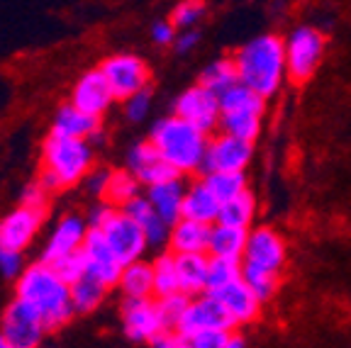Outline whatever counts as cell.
Listing matches in <instances>:
<instances>
[{"mask_svg": "<svg viewBox=\"0 0 351 348\" xmlns=\"http://www.w3.org/2000/svg\"><path fill=\"white\" fill-rule=\"evenodd\" d=\"M15 295L29 299L37 307L49 334L64 329L76 316L71 285L51 268V263L42 261V258L25 268V273L15 280Z\"/></svg>", "mask_w": 351, "mask_h": 348, "instance_id": "6da1fadb", "label": "cell"}, {"mask_svg": "<svg viewBox=\"0 0 351 348\" xmlns=\"http://www.w3.org/2000/svg\"><path fill=\"white\" fill-rule=\"evenodd\" d=\"M239 83L249 86L263 98H271L288 76L285 42L276 34H261L234 54Z\"/></svg>", "mask_w": 351, "mask_h": 348, "instance_id": "7a4b0ae2", "label": "cell"}, {"mask_svg": "<svg viewBox=\"0 0 351 348\" xmlns=\"http://www.w3.org/2000/svg\"><path fill=\"white\" fill-rule=\"evenodd\" d=\"M149 139L181 175L195 173V171L203 169L210 136L208 132H203L193 122L183 120L178 114L164 117L152 127Z\"/></svg>", "mask_w": 351, "mask_h": 348, "instance_id": "3957f363", "label": "cell"}, {"mask_svg": "<svg viewBox=\"0 0 351 348\" xmlns=\"http://www.w3.org/2000/svg\"><path fill=\"white\" fill-rule=\"evenodd\" d=\"M42 166L61 180V188H71L93 171V149L88 139L49 132L42 144Z\"/></svg>", "mask_w": 351, "mask_h": 348, "instance_id": "277c9868", "label": "cell"}, {"mask_svg": "<svg viewBox=\"0 0 351 348\" xmlns=\"http://www.w3.org/2000/svg\"><path fill=\"white\" fill-rule=\"evenodd\" d=\"M266 98L244 83H237L219 95V129L254 142L261 132Z\"/></svg>", "mask_w": 351, "mask_h": 348, "instance_id": "5b68a950", "label": "cell"}, {"mask_svg": "<svg viewBox=\"0 0 351 348\" xmlns=\"http://www.w3.org/2000/svg\"><path fill=\"white\" fill-rule=\"evenodd\" d=\"M324 34L315 27H295L285 39V64H288V78L293 83H305L313 78L317 66L324 56Z\"/></svg>", "mask_w": 351, "mask_h": 348, "instance_id": "8992f818", "label": "cell"}, {"mask_svg": "<svg viewBox=\"0 0 351 348\" xmlns=\"http://www.w3.org/2000/svg\"><path fill=\"white\" fill-rule=\"evenodd\" d=\"M0 332L5 334L10 348H37L47 336V327L37 307L25 297L12 299L0 316Z\"/></svg>", "mask_w": 351, "mask_h": 348, "instance_id": "52a82bcc", "label": "cell"}, {"mask_svg": "<svg viewBox=\"0 0 351 348\" xmlns=\"http://www.w3.org/2000/svg\"><path fill=\"white\" fill-rule=\"evenodd\" d=\"M100 71L105 73L115 100L125 103L130 95L149 88V66L144 59L134 54H115L100 64Z\"/></svg>", "mask_w": 351, "mask_h": 348, "instance_id": "ba28073f", "label": "cell"}, {"mask_svg": "<svg viewBox=\"0 0 351 348\" xmlns=\"http://www.w3.org/2000/svg\"><path fill=\"white\" fill-rule=\"evenodd\" d=\"M159 299L152 297H125L122 299V332L130 341L149 343L159 332H164Z\"/></svg>", "mask_w": 351, "mask_h": 348, "instance_id": "9c48e42d", "label": "cell"}, {"mask_svg": "<svg viewBox=\"0 0 351 348\" xmlns=\"http://www.w3.org/2000/svg\"><path fill=\"white\" fill-rule=\"evenodd\" d=\"M105 239L110 241V246L115 249V253L120 256L122 263H132L137 258L144 256V251L149 249L147 236H144V229L139 227V222L132 217L127 210L117 207L112 217L105 222L103 227Z\"/></svg>", "mask_w": 351, "mask_h": 348, "instance_id": "30bf717a", "label": "cell"}, {"mask_svg": "<svg viewBox=\"0 0 351 348\" xmlns=\"http://www.w3.org/2000/svg\"><path fill=\"white\" fill-rule=\"evenodd\" d=\"M237 321L230 316V312L225 310V305L215 297L213 293H200L197 299H191L186 314H183L181 324L176 332L181 334L183 338H191L200 332L208 329H234Z\"/></svg>", "mask_w": 351, "mask_h": 348, "instance_id": "8fae6325", "label": "cell"}, {"mask_svg": "<svg viewBox=\"0 0 351 348\" xmlns=\"http://www.w3.org/2000/svg\"><path fill=\"white\" fill-rule=\"evenodd\" d=\"M254 156V142L241 139L234 134H222L213 136L208 142V151H205L203 161V173H213V171H244Z\"/></svg>", "mask_w": 351, "mask_h": 348, "instance_id": "7c38bea8", "label": "cell"}, {"mask_svg": "<svg viewBox=\"0 0 351 348\" xmlns=\"http://www.w3.org/2000/svg\"><path fill=\"white\" fill-rule=\"evenodd\" d=\"M173 114L193 122V125H197L200 129L210 134L215 127H219V95L210 90V88H205L203 83L186 88L176 98Z\"/></svg>", "mask_w": 351, "mask_h": 348, "instance_id": "4fadbf2b", "label": "cell"}, {"mask_svg": "<svg viewBox=\"0 0 351 348\" xmlns=\"http://www.w3.org/2000/svg\"><path fill=\"white\" fill-rule=\"evenodd\" d=\"M47 210H34V207L20 205L12 212L0 219V246L3 249L25 251L39 234Z\"/></svg>", "mask_w": 351, "mask_h": 348, "instance_id": "5bb4252c", "label": "cell"}, {"mask_svg": "<svg viewBox=\"0 0 351 348\" xmlns=\"http://www.w3.org/2000/svg\"><path fill=\"white\" fill-rule=\"evenodd\" d=\"M88 219L81 217L76 212H69L59 219V222L51 227L49 236H47V244L42 249V261L51 263L54 258H61L66 253H73V251L83 249V241L88 236Z\"/></svg>", "mask_w": 351, "mask_h": 348, "instance_id": "9a60e30c", "label": "cell"}, {"mask_svg": "<svg viewBox=\"0 0 351 348\" xmlns=\"http://www.w3.org/2000/svg\"><path fill=\"white\" fill-rule=\"evenodd\" d=\"M81 251H83V256H86L88 271L95 273V275H98L100 280H105L110 288L120 283L125 263L120 261L115 249L105 239L103 229H88V236H86V241H83Z\"/></svg>", "mask_w": 351, "mask_h": 348, "instance_id": "2e32d148", "label": "cell"}, {"mask_svg": "<svg viewBox=\"0 0 351 348\" xmlns=\"http://www.w3.org/2000/svg\"><path fill=\"white\" fill-rule=\"evenodd\" d=\"M285 258H288L285 241H283V236L276 232V229L256 227V229H252V232H249L247 251H244V258H241V261L280 273V271H283V266H285Z\"/></svg>", "mask_w": 351, "mask_h": 348, "instance_id": "e0dca14e", "label": "cell"}, {"mask_svg": "<svg viewBox=\"0 0 351 348\" xmlns=\"http://www.w3.org/2000/svg\"><path fill=\"white\" fill-rule=\"evenodd\" d=\"M71 100L78 110L88 114H95V117H103L110 110V105L115 103V95H112V88H110L108 78L100 69L93 71H86L71 88Z\"/></svg>", "mask_w": 351, "mask_h": 348, "instance_id": "ac0fdd59", "label": "cell"}, {"mask_svg": "<svg viewBox=\"0 0 351 348\" xmlns=\"http://www.w3.org/2000/svg\"><path fill=\"white\" fill-rule=\"evenodd\" d=\"M127 169L137 175L142 185H154V183H161V180L178 178L181 175L161 156V151L154 147L152 139L134 144L130 149V153H127Z\"/></svg>", "mask_w": 351, "mask_h": 348, "instance_id": "d6986e66", "label": "cell"}, {"mask_svg": "<svg viewBox=\"0 0 351 348\" xmlns=\"http://www.w3.org/2000/svg\"><path fill=\"white\" fill-rule=\"evenodd\" d=\"M213 295L225 305L230 316L237 321V327H239V324H252V321H256L258 314H261L263 302L256 297V293L249 288L244 277H237V280H232L225 288L215 290Z\"/></svg>", "mask_w": 351, "mask_h": 348, "instance_id": "ffe728a7", "label": "cell"}, {"mask_svg": "<svg viewBox=\"0 0 351 348\" xmlns=\"http://www.w3.org/2000/svg\"><path fill=\"white\" fill-rule=\"evenodd\" d=\"M51 132H56V134H64V136H76V139H88L90 144L103 142L100 117L78 110L71 100L56 110L54 120H51Z\"/></svg>", "mask_w": 351, "mask_h": 348, "instance_id": "44dd1931", "label": "cell"}, {"mask_svg": "<svg viewBox=\"0 0 351 348\" xmlns=\"http://www.w3.org/2000/svg\"><path fill=\"white\" fill-rule=\"evenodd\" d=\"M122 210L132 214V217L137 219L139 227L144 229V236H147V244L149 249H161V246H169V234H171V224L161 217L154 205L149 202L147 195H137L132 197Z\"/></svg>", "mask_w": 351, "mask_h": 348, "instance_id": "7402d4cb", "label": "cell"}, {"mask_svg": "<svg viewBox=\"0 0 351 348\" xmlns=\"http://www.w3.org/2000/svg\"><path fill=\"white\" fill-rule=\"evenodd\" d=\"M183 195H186V183L183 178H169L161 183L147 185V197L154 205V210L173 227L183 217Z\"/></svg>", "mask_w": 351, "mask_h": 348, "instance_id": "603a6c76", "label": "cell"}, {"mask_svg": "<svg viewBox=\"0 0 351 348\" xmlns=\"http://www.w3.org/2000/svg\"><path fill=\"white\" fill-rule=\"evenodd\" d=\"M210 232H213V224L181 217L171 227L169 251L173 253H208Z\"/></svg>", "mask_w": 351, "mask_h": 348, "instance_id": "cb8c5ba5", "label": "cell"}, {"mask_svg": "<svg viewBox=\"0 0 351 348\" xmlns=\"http://www.w3.org/2000/svg\"><path fill=\"white\" fill-rule=\"evenodd\" d=\"M219 205L210 185L203 180H193L191 185H186V195H183V217L188 219H197V222L205 224H215L219 214Z\"/></svg>", "mask_w": 351, "mask_h": 348, "instance_id": "d4e9b609", "label": "cell"}, {"mask_svg": "<svg viewBox=\"0 0 351 348\" xmlns=\"http://www.w3.org/2000/svg\"><path fill=\"white\" fill-rule=\"evenodd\" d=\"M247 236H249V229L215 222L213 232H210L208 253L210 256L241 261V258H244V251H247Z\"/></svg>", "mask_w": 351, "mask_h": 348, "instance_id": "484cf974", "label": "cell"}, {"mask_svg": "<svg viewBox=\"0 0 351 348\" xmlns=\"http://www.w3.org/2000/svg\"><path fill=\"white\" fill-rule=\"evenodd\" d=\"M210 253H176V268L181 277V290L191 297H197L208 288Z\"/></svg>", "mask_w": 351, "mask_h": 348, "instance_id": "4316f807", "label": "cell"}, {"mask_svg": "<svg viewBox=\"0 0 351 348\" xmlns=\"http://www.w3.org/2000/svg\"><path fill=\"white\" fill-rule=\"evenodd\" d=\"M110 285L100 280L95 273L86 271L81 277H76L71 283V299L76 314H90L103 305L105 295H108Z\"/></svg>", "mask_w": 351, "mask_h": 348, "instance_id": "83f0119b", "label": "cell"}, {"mask_svg": "<svg viewBox=\"0 0 351 348\" xmlns=\"http://www.w3.org/2000/svg\"><path fill=\"white\" fill-rule=\"evenodd\" d=\"M120 293L125 297H152L154 295V266L142 258L132 263H125L117 283Z\"/></svg>", "mask_w": 351, "mask_h": 348, "instance_id": "f1b7e54d", "label": "cell"}, {"mask_svg": "<svg viewBox=\"0 0 351 348\" xmlns=\"http://www.w3.org/2000/svg\"><path fill=\"white\" fill-rule=\"evenodd\" d=\"M256 214V200H254L252 190H244L239 195H234L232 200H225L219 205L217 222L219 224H232V227H244L249 229Z\"/></svg>", "mask_w": 351, "mask_h": 348, "instance_id": "f546056e", "label": "cell"}, {"mask_svg": "<svg viewBox=\"0 0 351 348\" xmlns=\"http://www.w3.org/2000/svg\"><path fill=\"white\" fill-rule=\"evenodd\" d=\"M205 88H210L213 92L222 95L225 90H230L232 86L239 83V73H237L234 56H222V59H215L213 64H208L200 73V81Z\"/></svg>", "mask_w": 351, "mask_h": 348, "instance_id": "4dcf8cb0", "label": "cell"}, {"mask_svg": "<svg viewBox=\"0 0 351 348\" xmlns=\"http://www.w3.org/2000/svg\"><path fill=\"white\" fill-rule=\"evenodd\" d=\"M139 178L132 173L130 169L125 171H110L108 175V185H105L103 200H108L110 205L115 207H125L132 197L139 195Z\"/></svg>", "mask_w": 351, "mask_h": 348, "instance_id": "1f68e13d", "label": "cell"}, {"mask_svg": "<svg viewBox=\"0 0 351 348\" xmlns=\"http://www.w3.org/2000/svg\"><path fill=\"white\" fill-rule=\"evenodd\" d=\"M154 297H166L181 290V277L176 268V253H159L154 258Z\"/></svg>", "mask_w": 351, "mask_h": 348, "instance_id": "d6a6232c", "label": "cell"}, {"mask_svg": "<svg viewBox=\"0 0 351 348\" xmlns=\"http://www.w3.org/2000/svg\"><path fill=\"white\" fill-rule=\"evenodd\" d=\"M241 277L247 280V285L256 293V297L261 299V302H269V299L276 297V293H278L280 273H276V271L241 261Z\"/></svg>", "mask_w": 351, "mask_h": 348, "instance_id": "836d02e7", "label": "cell"}, {"mask_svg": "<svg viewBox=\"0 0 351 348\" xmlns=\"http://www.w3.org/2000/svg\"><path fill=\"white\" fill-rule=\"evenodd\" d=\"M205 183L210 185V190L217 195L219 202L232 200L234 195L247 190L244 171H213V173H205Z\"/></svg>", "mask_w": 351, "mask_h": 348, "instance_id": "e575fe53", "label": "cell"}, {"mask_svg": "<svg viewBox=\"0 0 351 348\" xmlns=\"http://www.w3.org/2000/svg\"><path fill=\"white\" fill-rule=\"evenodd\" d=\"M237 277H241V261L210 256L208 288H205V293H215V290L225 288V285H230L232 280H237Z\"/></svg>", "mask_w": 351, "mask_h": 348, "instance_id": "d590c367", "label": "cell"}, {"mask_svg": "<svg viewBox=\"0 0 351 348\" xmlns=\"http://www.w3.org/2000/svg\"><path fill=\"white\" fill-rule=\"evenodd\" d=\"M156 299H159L161 316H164L166 329H178V324H181L183 314H186L193 297L188 293H183V290H178V293L166 295V297H156Z\"/></svg>", "mask_w": 351, "mask_h": 348, "instance_id": "8d00e7d4", "label": "cell"}, {"mask_svg": "<svg viewBox=\"0 0 351 348\" xmlns=\"http://www.w3.org/2000/svg\"><path fill=\"white\" fill-rule=\"evenodd\" d=\"M51 268L64 277L66 283L71 285L76 277H81L83 273L88 271V263H86V256H83V251H73V253H66L61 258H54L51 261Z\"/></svg>", "mask_w": 351, "mask_h": 348, "instance_id": "74e56055", "label": "cell"}, {"mask_svg": "<svg viewBox=\"0 0 351 348\" xmlns=\"http://www.w3.org/2000/svg\"><path fill=\"white\" fill-rule=\"evenodd\" d=\"M205 15V0H181L171 12V22L176 27H193L203 20Z\"/></svg>", "mask_w": 351, "mask_h": 348, "instance_id": "f35d334b", "label": "cell"}, {"mask_svg": "<svg viewBox=\"0 0 351 348\" xmlns=\"http://www.w3.org/2000/svg\"><path fill=\"white\" fill-rule=\"evenodd\" d=\"M234 329H208L188 338L191 348H230V336Z\"/></svg>", "mask_w": 351, "mask_h": 348, "instance_id": "ab89813d", "label": "cell"}, {"mask_svg": "<svg viewBox=\"0 0 351 348\" xmlns=\"http://www.w3.org/2000/svg\"><path fill=\"white\" fill-rule=\"evenodd\" d=\"M25 258H22V251L15 249H3L0 246V277L3 280H17V277L25 273Z\"/></svg>", "mask_w": 351, "mask_h": 348, "instance_id": "60d3db41", "label": "cell"}, {"mask_svg": "<svg viewBox=\"0 0 351 348\" xmlns=\"http://www.w3.org/2000/svg\"><path fill=\"white\" fill-rule=\"evenodd\" d=\"M149 110H152V92H149V88L134 92V95H130L125 100V117L130 122H142L149 114Z\"/></svg>", "mask_w": 351, "mask_h": 348, "instance_id": "b9f144b4", "label": "cell"}, {"mask_svg": "<svg viewBox=\"0 0 351 348\" xmlns=\"http://www.w3.org/2000/svg\"><path fill=\"white\" fill-rule=\"evenodd\" d=\"M47 202H49V190H47L39 180L37 183H29L27 188H22L20 205L34 207V210H47Z\"/></svg>", "mask_w": 351, "mask_h": 348, "instance_id": "7bdbcfd3", "label": "cell"}, {"mask_svg": "<svg viewBox=\"0 0 351 348\" xmlns=\"http://www.w3.org/2000/svg\"><path fill=\"white\" fill-rule=\"evenodd\" d=\"M117 207L115 205H110L108 200L103 202H95L93 207H90V212H88V227L90 229H103L105 222H108L110 217H112V212H115Z\"/></svg>", "mask_w": 351, "mask_h": 348, "instance_id": "ee69618b", "label": "cell"}, {"mask_svg": "<svg viewBox=\"0 0 351 348\" xmlns=\"http://www.w3.org/2000/svg\"><path fill=\"white\" fill-rule=\"evenodd\" d=\"M152 39H154V44H159V47H166V44H173V39H176V25L173 22H166V20H161V22H154V27H152Z\"/></svg>", "mask_w": 351, "mask_h": 348, "instance_id": "f6af8a7d", "label": "cell"}, {"mask_svg": "<svg viewBox=\"0 0 351 348\" xmlns=\"http://www.w3.org/2000/svg\"><path fill=\"white\" fill-rule=\"evenodd\" d=\"M197 42H200V34H197L193 27H186V32H183V34H176L173 47H176V51H178V54H188V51L195 49Z\"/></svg>", "mask_w": 351, "mask_h": 348, "instance_id": "bcb514c9", "label": "cell"}, {"mask_svg": "<svg viewBox=\"0 0 351 348\" xmlns=\"http://www.w3.org/2000/svg\"><path fill=\"white\" fill-rule=\"evenodd\" d=\"M108 175H110V171H90L88 173V190L93 192V195H98V197H103V192H105V185H108Z\"/></svg>", "mask_w": 351, "mask_h": 348, "instance_id": "7dc6e473", "label": "cell"}, {"mask_svg": "<svg viewBox=\"0 0 351 348\" xmlns=\"http://www.w3.org/2000/svg\"><path fill=\"white\" fill-rule=\"evenodd\" d=\"M39 183H42L44 188H47V190H49V192L61 190V180L56 178V175L51 173L49 169H44V166H42V173H39Z\"/></svg>", "mask_w": 351, "mask_h": 348, "instance_id": "c3c4849f", "label": "cell"}, {"mask_svg": "<svg viewBox=\"0 0 351 348\" xmlns=\"http://www.w3.org/2000/svg\"><path fill=\"white\" fill-rule=\"evenodd\" d=\"M244 343H247V341H244V338H241L239 334L232 332V336H230V348H239V346H244Z\"/></svg>", "mask_w": 351, "mask_h": 348, "instance_id": "681fc988", "label": "cell"}, {"mask_svg": "<svg viewBox=\"0 0 351 348\" xmlns=\"http://www.w3.org/2000/svg\"><path fill=\"white\" fill-rule=\"evenodd\" d=\"M0 348H10V341H8V336L3 332H0Z\"/></svg>", "mask_w": 351, "mask_h": 348, "instance_id": "f907efd6", "label": "cell"}]
</instances>
